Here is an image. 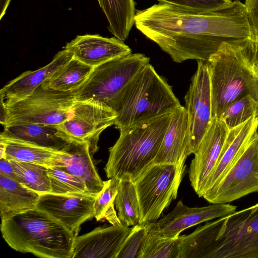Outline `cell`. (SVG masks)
<instances>
[{"label":"cell","instance_id":"4316f807","mask_svg":"<svg viewBox=\"0 0 258 258\" xmlns=\"http://www.w3.org/2000/svg\"><path fill=\"white\" fill-rule=\"evenodd\" d=\"M114 205L121 224L129 227L140 223L141 214L138 197L133 181L120 179Z\"/></svg>","mask_w":258,"mask_h":258},{"label":"cell","instance_id":"cb8c5ba5","mask_svg":"<svg viewBox=\"0 0 258 258\" xmlns=\"http://www.w3.org/2000/svg\"><path fill=\"white\" fill-rule=\"evenodd\" d=\"M0 142L5 145V158L47 168L58 166L62 152L41 147L8 137L1 133Z\"/></svg>","mask_w":258,"mask_h":258},{"label":"cell","instance_id":"83f0119b","mask_svg":"<svg viewBox=\"0 0 258 258\" xmlns=\"http://www.w3.org/2000/svg\"><path fill=\"white\" fill-rule=\"evenodd\" d=\"M9 160L17 181L40 195L50 192L51 185L47 167L14 160Z\"/></svg>","mask_w":258,"mask_h":258},{"label":"cell","instance_id":"f35d334b","mask_svg":"<svg viewBox=\"0 0 258 258\" xmlns=\"http://www.w3.org/2000/svg\"><path fill=\"white\" fill-rule=\"evenodd\" d=\"M254 65L256 71H258V41L256 40L254 56Z\"/></svg>","mask_w":258,"mask_h":258},{"label":"cell","instance_id":"7c38bea8","mask_svg":"<svg viewBox=\"0 0 258 258\" xmlns=\"http://www.w3.org/2000/svg\"><path fill=\"white\" fill-rule=\"evenodd\" d=\"M117 114L109 107L90 101H75L69 117L58 127L71 140L87 142L94 153L100 135L114 125Z\"/></svg>","mask_w":258,"mask_h":258},{"label":"cell","instance_id":"52a82bcc","mask_svg":"<svg viewBox=\"0 0 258 258\" xmlns=\"http://www.w3.org/2000/svg\"><path fill=\"white\" fill-rule=\"evenodd\" d=\"M150 59L131 53L93 68L86 81L72 91L75 101H90L106 106L144 67Z\"/></svg>","mask_w":258,"mask_h":258},{"label":"cell","instance_id":"8992f818","mask_svg":"<svg viewBox=\"0 0 258 258\" xmlns=\"http://www.w3.org/2000/svg\"><path fill=\"white\" fill-rule=\"evenodd\" d=\"M202 227L207 258H258V203Z\"/></svg>","mask_w":258,"mask_h":258},{"label":"cell","instance_id":"e0dca14e","mask_svg":"<svg viewBox=\"0 0 258 258\" xmlns=\"http://www.w3.org/2000/svg\"><path fill=\"white\" fill-rule=\"evenodd\" d=\"M190 141L188 117L180 105L171 113L170 121L153 164H172L184 169L190 155Z\"/></svg>","mask_w":258,"mask_h":258},{"label":"cell","instance_id":"8fae6325","mask_svg":"<svg viewBox=\"0 0 258 258\" xmlns=\"http://www.w3.org/2000/svg\"><path fill=\"white\" fill-rule=\"evenodd\" d=\"M198 67L184 96L190 128L189 155L195 154L212 120L211 83L207 62L197 60Z\"/></svg>","mask_w":258,"mask_h":258},{"label":"cell","instance_id":"6da1fadb","mask_svg":"<svg viewBox=\"0 0 258 258\" xmlns=\"http://www.w3.org/2000/svg\"><path fill=\"white\" fill-rule=\"evenodd\" d=\"M174 62L208 61L225 42L255 39L245 5L201 12L159 3L137 10L134 24Z\"/></svg>","mask_w":258,"mask_h":258},{"label":"cell","instance_id":"8d00e7d4","mask_svg":"<svg viewBox=\"0 0 258 258\" xmlns=\"http://www.w3.org/2000/svg\"><path fill=\"white\" fill-rule=\"evenodd\" d=\"M0 122L4 127H5L7 125L6 109L4 104V98L2 95H0Z\"/></svg>","mask_w":258,"mask_h":258},{"label":"cell","instance_id":"9a60e30c","mask_svg":"<svg viewBox=\"0 0 258 258\" xmlns=\"http://www.w3.org/2000/svg\"><path fill=\"white\" fill-rule=\"evenodd\" d=\"M95 197L48 193L40 195L36 208L47 213L76 236L81 225L94 217Z\"/></svg>","mask_w":258,"mask_h":258},{"label":"cell","instance_id":"7402d4cb","mask_svg":"<svg viewBox=\"0 0 258 258\" xmlns=\"http://www.w3.org/2000/svg\"><path fill=\"white\" fill-rule=\"evenodd\" d=\"M4 135L31 144L63 152L71 140L57 125L14 123L5 127Z\"/></svg>","mask_w":258,"mask_h":258},{"label":"cell","instance_id":"ffe728a7","mask_svg":"<svg viewBox=\"0 0 258 258\" xmlns=\"http://www.w3.org/2000/svg\"><path fill=\"white\" fill-rule=\"evenodd\" d=\"M94 153L89 143L72 140L62 152L60 164L56 167L80 179L89 191L96 196L103 189L104 181L95 167Z\"/></svg>","mask_w":258,"mask_h":258},{"label":"cell","instance_id":"d590c367","mask_svg":"<svg viewBox=\"0 0 258 258\" xmlns=\"http://www.w3.org/2000/svg\"><path fill=\"white\" fill-rule=\"evenodd\" d=\"M0 174L17 180V176L10 161L6 158H0Z\"/></svg>","mask_w":258,"mask_h":258},{"label":"cell","instance_id":"1f68e13d","mask_svg":"<svg viewBox=\"0 0 258 258\" xmlns=\"http://www.w3.org/2000/svg\"><path fill=\"white\" fill-rule=\"evenodd\" d=\"M120 179L112 178L104 181L103 189L97 195L94 204V217L99 221L105 218L108 211L114 208Z\"/></svg>","mask_w":258,"mask_h":258},{"label":"cell","instance_id":"3957f363","mask_svg":"<svg viewBox=\"0 0 258 258\" xmlns=\"http://www.w3.org/2000/svg\"><path fill=\"white\" fill-rule=\"evenodd\" d=\"M3 238L15 250L43 258H73L75 237L36 208L1 219Z\"/></svg>","mask_w":258,"mask_h":258},{"label":"cell","instance_id":"ba28073f","mask_svg":"<svg viewBox=\"0 0 258 258\" xmlns=\"http://www.w3.org/2000/svg\"><path fill=\"white\" fill-rule=\"evenodd\" d=\"M75 102L72 91L55 90L42 84L22 98L4 100L6 126L14 123L59 125L69 117Z\"/></svg>","mask_w":258,"mask_h":258},{"label":"cell","instance_id":"836d02e7","mask_svg":"<svg viewBox=\"0 0 258 258\" xmlns=\"http://www.w3.org/2000/svg\"><path fill=\"white\" fill-rule=\"evenodd\" d=\"M159 3L172 5L189 10L209 12L218 11L232 7L230 0H157Z\"/></svg>","mask_w":258,"mask_h":258},{"label":"cell","instance_id":"d6a6232c","mask_svg":"<svg viewBox=\"0 0 258 258\" xmlns=\"http://www.w3.org/2000/svg\"><path fill=\"white\" fill-rule=\"evenodd\" d=\"M147 232L146 225L133 226L116 258H141Z\"/></svg>","mask_w":258,"mask_h":258},{"label":"cell","instance_id":"5bb4252c","mask_svg":"<svg viewBox=\"0 0 258 258\" xmlns=\"http://www.w3.org/2000/svg\"><path fill=\"white\" fill-rule=\"evenodd\" d=\"M237 207L229 204H212L190 208L178 201L171 212L157 222L147 223L148 229L160 235L175 237L191 226L216 218L229 215L236 211Z\"/></svg>","mask_w":258,"mask_h":258},{"label":"cell","instance_id":"603a6c76","mask_svg":"<svg viewBox=\"0 0 258 258\" xmlns=\"http://www.w3.org/2000/svg\"><path fill=\"white\" fill-rule=\"evenodd\" d=\"M40 196L18 181L0 174L1 219L35 208Z\"/></svg>","mask_w":258,"mask_h":258},{"label":"cell","instance_id":"7a4b0ae2","mask_svg":"<svg viewBox=\"0 0 258 258\" xmlns=\"http://www.w3.org/2000/svg\"><path fill=\"white\" fill-rule=\"evenodd\" d=\"M256 40L225 42L207 61L210 78L212 118H220L232 102L249 96L258 102Z\"/></svg>","mask_w":258,"mask_h":258},{"label":"cell","instance_id":"f1b7e54d","mask_svg":"<svg viewBox=\"0 0 258 258\" xmlns=\"http://www.w3.org/2000/svg\"><path fill=\"white\" fill-rule=\"evenodd\" d=\"M181 241V236H163L147 228L141 258H179Z\"/></svg>","mask_w":258,"mask_h":258},{"label":"cell","instance_id":"d6986e66","mask_svg":"<svg viewBox=\"0 0 258 258\" xmlns=\"http://www.w3.org/2000/svg\"><path fill=\"white\" fill-rule=\"evenodd\" d=\"M257 131L258 116L251 117L245 122L229 130L219 159L206 182L203 195L223 178Z\"/></svg>","mask_w":258,"mask_h":258},{"label":"cell","instance_id":"44dd1931","mask_svg":"<svg viewBox=\"0 0 258 258\" xmlns=\"http://www.w3.org/2000/svg\"><path fill=\"white\" fill-rule=\"evenodd\" d=\"M73 57L72 53L64 48L48 64L36 71L25 72L11 81L1 89L0 95L5 100L19 99L28 95Z\"/></svg>","mask_w":258,"mask_h":258},{"label":"cell","instance_id":"4dcf8cb0","mask_svg":"<svg viewBox=\"0 0 258 258\" xmlns=\"http://www.w3.org/2000/svg\"><path fill=\"white\" fill-rule=\"evenodd\" d=\"M253 116H258V102L247 95L230 103L220 119L230 130Z\"/></svg>","mask_w":258,"mask_h":258},{"label":"cell","instance_id":"5b68a950","mask_svg":"<svg viewBox=\"0 0 258 258\" xmlns=\"http://www.w3.org/2000/svg\"><path fill=\"white\" fill-rule=\"evenodd\" d=\"M172 112L119 130V137L109 149V157L104 167L108 179L134 182L153 164Z\"/></svg>","mask_w":258,"mask_h":258},{"label":"cell","instance_id":"ab89813d","mask_svg":"<svg viewBox=\"0 0 258 258\" xmlns=\"http://www.w3.org/2000/svg\"><path fill=\"white\" fill-rule=\"evenodd\" d=\"M232 2H235V1H240V0H230Z\"/></svg>","mask_w":258,"mask_h":258},{"label":"cell","instance_id":"f546056e","mask_svg":"<svg viewBox=\"0 0 258 258\" xmlns=\"http://www.w3.org/2000/svg\"><path fill=\"white\" fill-rule=\"evenodd\" d=\"M51 191L57 195L94 196L80 179L58 167L48 168Z\"/></svg>","mask_w":258,"mask_h":258},{"label":"cell","instance_id":"d4e9b609","mask_svg":"<svg viewBox=\"0 0 258 258\" xmlns=\"http://www.w3.org/2000/svg\"><path fill=\"white\" fill-rule=\"evenodd\" d=\"M109 23L108 29L118 39L124 41L135 24L136 13L134 0H98Z\"/></svg>","mask_w":258,"mask_h":258},{"label":"cell","instance_id":"2e32d148","mask_svg":"<svg viewBox=\"0 0 258 258\" xmlns=\"http://www.w3.org/2000/svg\"><path fill=\"white\" fill-rule=\"evenodd\" d=\"M132 228L121 224H112L76 236L73 258H116Z\"/></svg>","mask_w":258,"mask_h":258},{"label":"cell","instance_id":"30bf717a","mask_svg":"<svg viewBox=\"0 0 258 258\" xmlns=\"http://www.w3.org/2000/svg\"><path fill=\"white\" fill-rule=\"evenodd\" d=\"M257 191L258 131L223 178L202 197L211 204H225Z\"/></svg>","mask_w":258,"mask_h":258},{"label":"cell","instance_id":"9c48e42d","mask_svg":"<svg viewBox=\"0 0 258 258\" xmlns=\"http://www.w3.org/2000/svg\"><path fill=\"white\" fill-rule=\"evenodd\" d=\"M184 170L175 164H153L134 182L140 205V224L155 222L176 199Z\"/></svg>","mask_w":258,"mask_h":258},{"label":"cell","instance_id":"ac0fdd59","mask_svg":"<svg viewBox=\"0 0 258 258\" xmlns=\"http://www.w3.org/2000/svg\"><path fill=\"white\" fill-rule=\"evenodd\" d=\"M64 49L70 51L73 57L92 68L132 52L130 47L116 37L97 34L78 35Z\"/></svg>","mask_w":258,"mask_h":258},{"label":"cell","instance_id":"74e56055","mask_svg":"<svg viewBox=\"0 0 258 258\" xmlns=\"http://www.w3.org/2000/svg\"><path fill=\"white\" fill-rule=\"evenodd\" d=\"M11 0H0L1 4V15L0 19L4 16L6 13V10L9 5Z\"/></svg>","mask_w":258,"mask_h":258},{"label":"cell","instance_id":"484cf974","mask_svg":"<svg viewBox=\"0 0 258 258\" xmlns=\"http://www.w3.org/2000/svg\"><path fill=\"white\" fill-rule=\"evenodd\" d=\"M93 68L73 57L56 71L43 85L59 91H73L86 81Z\"/></svg>","mask_w":258,"mask_h":258},{"label":"cell","instance_id":"277c9868","mask_svg":"<svg viewBox=\"0 0 258 258\" xmlns=\"http://www.w3.org/2000/svg\"><path fill=\"white\" fill-rule=\"evenodd\" d=\"M181 105L172 87L150 63L110 102L118 130L173 112Z\"/></svg>","mask_w":258,"mask_h":258},{"label":"cell","instance_id":"e575fe53","mask_svg":"<svg viewBox=\"0 0 258 258\" xmlns=\"http://www.w3.org/2000/svg\"><path fill=\"white\" fill-rule=\"evenodd\" d=\"M248 17L253 29L256 40L258 41V0H245Z\"/></svg>","mask_w":258,"mask_h":258},{"label":"cell","instance_id":"4fadbf2b","mask_svg":"<svg viewBox=\"0 0 258 258\" xmlns=\"http://www.w3.org/2000/svg\"><path fill=\"white\" fill-rule=\"evenodd\" d=\"M229 131L221 119L213 118L191 160L189 179L200 197H203L205 185L219 159Z\"/></svg>","mask_w":258,"mask_h":258}]
</instances>
